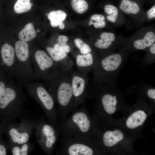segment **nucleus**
I'll use <instances>...</instances> for the list:
<instances>
[{"label":"nucleus","mask_w":155,"mask_h":155,"mask_svg":"<svg viewBox=\"0 0 155 155\" xmlns=\"http://www.w3.org/2000/svg\"><path fill=\"white\" fill-rule=\"evenodd\" d=\"M124 55L112 53L98 58L92 69L93 78L88 86L87 96L91 98L102 86H115L118 74L125 61Z\"/></svg>","instance_id":"obj_1"},{"label":"nucleus","mask_w":155,"mask_h":155,"mask_svg":"<svg viewBox=\"0 0 155 155\" xmlns=\"http://www.w3.org/2000/svg\"><path fill=\"white\" fill-rule=\"evenodd\" d=\"M72 68H60L59 73L50 81L48 90L58 107V115L62 120L73 111L74 97L71 85Z\"/></svg>","instance_id":"obj_2"},{"label":"nucleus","mask_w":155,"mask_h":155,"mask_svg":"<svg viewBox=\"0 0 155 155\" xmlns=\"http://www.w3.org/2000/svg\"><path fill=\"white\" fill-rule=\"evenodd\" d=\"M26 101L21 86L12 81L0 94V109L5 111L8 120L27 117L24 108Z\"/></svg>","instance_id":"obj_3"},{"label":"nucleus","mask_w":155,"mask_h":155,"mask_svg":"<svg viewBox=\"0 0 155 155\" xmlns=\"http://www.w3.org/2000/svg\"><path fill=\"white\" fill-rule=\"evenodd\" d=\"M72 113L71 116L59 123V131L66 137L90 138L93 131V124L85 105Z\"/></svg>","instance_id":"obj_4"},{"label":"nucleus","mask_w":155,"mask_h":155,"mask_svg":"<svg viewBox=\"0 0 155 155\" xmlns=\"http://www.w3.org/2000/svg\"><path fill=\"white\" fill-rule=\"evenodd\" d=\"M25 85L28 94L44 111L49 123L58 128V113L55 106V101L48 90L43 84L38 82H30Z\"/></svg>","instance_id":"obj_5"},{"label":"nucleus","mask_w":155,"mask_h":155,"mask_svg":"<svg viewBox=\"0 0 155 155\" xmlns=\"http://www.w3.org/2000/svg\"><path fill=\"white\" fill-rule=\"evenodd\" d=\"M14 47L16 54L14 77L25 85L34 80L29 45L27 42L20 40L15 43Z\"/></svg>","instance_id":"obj_6"},{"label":"nucleus","mask_w":155,"mask_h":155,"mask_svg":"<svg viewBox=\"0 0 155 155\" xmlns=\"http://www.w3.org/2000/svg\"><path fill=\"white\" fill-rule=\"evenodd\" d=\"M31 59L34 80L41 79L49 82L60 71V68L57 64L43 50L35 51Z\"/></svg>","instance_id":"obj_7"},{"label":"nucleus","mask_w":155,"mask_h":155,"mask_svg":"<svg viewBox=\"0 0 155 155\" xmlns=\"http://www.w3.org/2000/svg\"><path fill=\"white\" fill-rule=\"evenodd\" d=\"M35 129L40 147L47 154H51L58 139V129L46 122L43 117L38 119Z\"/></svg>","instance_id":"obj_8"},{"label":"nucleus","mask_w":155,"mask_h":155,"mask_svg":"<svg viewBox=\"0 0 155 155\" xmlns=\"http://www.w3.org/2000/svg\"><path fill=\"white\" fill-rule=\"evenodd\" d=\"M21 119L20 122L16 123L14 120L8 124L7 133L11 145L21 144L28 142L38 120L30 119L28 117Z\"/></svg>","instance_id":"obj_9"},{"label":"nucleus","mask_w":155,"mask_h":155,"mask_svg":"<svg viewBox=\"0 0 155 155\" xmlns=\"http://www.w3.org/2000/svg\"><path fill=\"white\" fill-rule=\"evenodd\" d=\"M62 146L58 154L67 155H92L95 151L90 138H79L63 136L60 140Z\"/></svg>","instance_id":"obj_10"},{"label":"nucleus","mask_w":155,"mask_h":155,"mask_svg":"<svg viewBox=\"0 0 155 155\" xmlns=\"http://www.w3.org/2000/svg\"><path fill=\"white\" fill-rule=\"evenodd\" d=\"M87 75L78 71H74L72 74L71 85L74 101L73 112L77 110L80 104L84 102L87 96L89 86Z\"/></svg>","instance_id":"obj_11"},{"label":"nucleus","mask_w":155,"mask_h":155,"mask_svg":"<svg viewBox=\"0 0 155 155\" xmlns=\"http://www.w3.org/2000/svg\"><path fill=\"white\" fill-rule=\"evenodd\" d=\"M1 65H4L10 75L15 76L16 54L14 47L8 43L4 44L1 49Z\"/></svg>","instance_id":"obj_12"},{"label":"nucleus","mask_w":155,"mask_h":155,"mask_svg":"<svg viewBox=\"0 0 155 155\" xmlns=\"http://www.w3.org/2000/svg\"><path fill=\"white\" fill-rule=\"evenodd\" d=\"M98 58L92 52L85 54H78L75 56L77 71L87 75L93 69Z\"/></svg>","instance_id":"obj_13"},{"label":"nucleus","mask_w":155,"mask_h":155,"mask_svg":"<svg viewBox=\"0 0 155 155\" xmlns=\"http://www.w3.org/2000/svg\"><path fill=\"white\" fill-rule=\"evenodd\" d=\"M115 40V37L113 33L103 32L101 34L100 39H97L94 45L98 49L105 51L104 57L112 54L111 52L114 48Z\"/></svg>","instance_id":"obj_14"},{"label":"nucleus","mask_w":155,"mask_h":155,"mask_svg":"<svg viewBox=\"0 0 155 155\" xmlns=\"http://www.w3.org/2000/svg\"><path fill=\"white\" fill-rule=\"evenodd\" d=\"M123 137V133L119 130L107 131L103 135L102 142L105 146L111 147L121 141Z\"/></svg>","instance_id":"obj_15"},{"label":"nucleus","mask_w":155,"mask_h":155,"mask_svg":"<svg viewBox=\"0 0 155 155\" xmlns=\"http://www.w3.org/2000/svg\"><path fill=\"white\" fill-rule=\"evenodd\" d=\"M147 117V115L143 111H135L127 119L126 122L127 127L130 129H135L142 125Z\"/></svg>","instance_id":"obj_16"},{"label":"nucleus","mask_w":155,"mask_h":155,"mask_svg":"<svg viewBox=\"0 0 155 155\" xmlns=\"http://www.w3.org/2000/svg\"><path fill=\"white\" fill-rule=\"evenodd\" d=\"M155 42V35L152 31L147 32L142 39L134 40L132 43L133 48L137 50H144L149 47Z\"/></svg>","instance_id":"obj_17"},{"label":"nucleus","mask_w":155,"mask_h":155,"mask_svg":"<svg viewBox=\"0 0 155 155\" xmlns=\"http://www.w3.org/2000/svg\"><path fill=\"white\" fill-rule=\"evenodd\" d=\"M34 148V145L29 141L22 144L10 145V149L13 155H28Z\"/></svg>","instance_id":"obj_18"},{"label":"nucleus","mask_w":155,"mask_h":155,"mask_svg":"<svg viewBox=\"0 0 155 155\" xmlns=\"http://www.w3.org/2000/svg\"><path fill=\"white\" fill-rule=\"evenodd\" d=\"M36 32L32 23L26 24L19 32L18 37L21 40L27 42L33 39L36 36Z\"/></svg>","instance_id":"obj_19"},{"label":"nucleus","mask_w":155,"mask_h":155,"mask_svg":"<svg viewBox=\"0 0 155 155\" xmlns=\"http://www.w3.org/2000/svg\"><path fill=\"white\" fill-rule=\"evenodd\" d=\"M67 16V14L64 11L61 10L53 11L48 15V18L50 21L52 26L55 27L64 21Z\"/></svg>","instance_id":"obj_20"},{"label":"nucleus","mask_w":155,"mask_h":155,"mask_svg":"<svg viewBox=\"0 0 155 155\" xmlns=\"http://www.w3.org/2000/svg\"><path fill=\"white\" fill-rule=\"evenodd\" d=\"M119 7L122 11L127 14H136L140 10V7L136 3L129 0H122Z\"/></svg>","instance_id":"obj_21"},{"label":"nucleus","mask_w":155,"mask_h":155,"mask_svg":"<svg viewBox=\"0 0 155 155\" xmlns=\"http://www.w3.org/2000/svg\"><path fill=\"white\" fill-rule=\"evenodd\" d=\"M32 0H16L13 6L14 11L17 13H21L29 11L33 5Z\"/></svg>","instance_id":"obj_22"},{"label":"nucleus","mask_w":155,"mask_h":155,"mask_svg":"<svg viewBox=\"0 0 155 155\" xmlns=\"http://www.w3.org/2000/svg\"><path fill=\"white\" fill-rule=\"evenodd\" d=\"M68 38L67 36L64 35H59L57 39V42L54 44L53 47L56 49L69 53L71 51V48L67 44Z\"/></svg>","instance_id":"obj_23"},{"label":"nucleus","mask_w":155,"mask_h":155,"mask_svg":"<svg viewBox=\"0 0 155 155\" xmlns=\"http://www.w3.org/2000/svg\"><path fill=\"white\" fill-rule=\"evenodd\" d=\"M71 4L74 11L81 14L86 12L88 7V3L84 0H71Z\"/></svg>","instance_id":"obj_24"},{"label":"nucleus","mask_w":155,"mask_h":155,"mask_svg":"<svg viewBox=\"0 0 155 155\" xmlns=\"http://www.w3.org/2000/svg\"><path fill=\"white\" fill-rule=\"evenodd\" d=\"M104 9L105 12L108 15L106 17V19L111 22H115L119 14L117 8L113 5H107L105 6Z\"/></svg>","instance_id":"obj_25"},{"label":"nucleus","mask_w":155,"mask_h":155,"mask_svg":"<svg viewBox=\"0 0 155 155\" xmlns=\"http://www.w3.org/2000/svg\"><path fill=\"white\" fill-rule=\"evenodd\" d=\"M74 43L76 46L79 49L81 54H85L92 52V49L89 45L84 42L81 39H75Z\"/></svg>","instance_id":"obj_26"},{"label":"nucleus","mask_w":155,"mask_h":155,"mask_svg":"<svg viewBox=\"0 0 155 155\" xmlns=\"http://www.w3.org/2000/svg\"><path fill=\"white\" fill-rule=\"evenodd\" d=\"M140 90L146 93V95L150 99L155 102V89L154 87L151 86L147 85L140 84H139Z\"/></svg>","instance_id":"obj_27"},{"label":"nucleus","mask_w":155,"mask_h":155,"mask_svg":"<svg viewBox=\"0 0 155 155\" xmlns=\"http://www.w3.org/2000/svg\"><path fill=\"white\" fill-rule=\"evenodd\" d=\"M148 52L146 56L142 59V62L144 65H147L154 63L155 62V51L148 47Z\"/></svg>","instance_id":"obj_28"},{"label":"nucleus","mask_w":155,"mask_h":155,"mask_svg":"<svg viewBox=\"0 0 155 155\" xmlns=\"http://www.w3.org/2000/svg\"><path fill=\"white\" fill-rule=\"evenodd\" d=\"M94 25V27L96 28H104L106 25V23L104 21L99 22H94L90 20L89 22V25Z\"/></svg>","instance_id":"obj_29"},{"label":"nucleus","mask_w":155,"mask_h":155,"mask_svg":"<svg viewBox=\"0 0 155 155\" xmlns=\"http://www.w3.org/2000/svg\"><path fill=\"white\" fill-rule=\"evenodd\" d=\"M105 19L104 16L102 15L94 14L91 16L90 20L94 22L104 21Z\"/></svg>","instance_id":"obj_30"},{"label":"nucleus","mask_w":155,"mask_h":155,"mask_svg":"<svg viewBox=\"0 0 155 155\" xmlns=\"http://www.w3.org/2000/svg\"><path fill=\"white\" fill-rule=\"evenodd\" d=\"M148 18L152 19L155 18V5H153L147 12Z\"/></svg>","instance_id":"obj_31"},{"label":"nucleus","mask_w":155,"mask_h":155,"mask_svg":"<svg viewBox=\"0 0 155 155\" xmlns=\"http://www.w3.org/2000/svg\"><path fill=\"white\" fill-rule=\"evenodd\" d=\"M6 154L5 147L3 145L0 144V155H6Z\"/></svg>","instance_id":"obj_32"},{"label":"nucleus","mask_w":155,"mask_h":155,"mask_svg":"<svg viewBox=\"0 0 155 155\" xmlns=\"http://www.w3.org/2000/svg\"><path fill=\"white\" fill-rule=\"evenodd\" d=\"M6 87V84L3 81H0V94L4 91Z\"/></svg>","instance_id":"obj_33"},{"label":"nucleus","mask_w":155,"mask_h":155,"mask_svg":"<svg viewBox=\"0 0 155 155\" xmlns=\"http://www.w3.org/2000/svg\"><path fill=\"white\" fill-rule=\"evenodd\" d=\"M59 28L61 29H63L65 28V25L63 22H61L59 25Z\"/></svg>","instance_id":"obj_34"}]
</instances>
